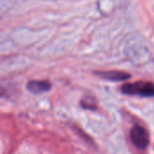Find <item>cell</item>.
Returning a JSON list of instances; mask_svg holds the SVG:
<instances>
[{
    "mask_svg": "<svg viewBox=\"0 0 154 154\" xmlns=\"http://www.w3.org/2000/svg\"><path fill=\"white\" fill-rule=\"evenodd\" d=\"M82 104V106H84L85 108H88V109H93L95 107V104L93 102V100H90L88 97L86 98L85 100H83L81 102Z\"/></svg>",
    "mask_w": 154,
    "mask_h": 154,
    "instance_id": "cell-5",
    "label": "cell"
},
{
    "mask_svg": "<svg viewBox=\"0 0 154 154\" xmlns=\"http://www.w3.org/2000/svg\"><path fill=\"white\" fill-rule=\"evenodd\" d=\"M131 140L134 146L138 149H145L150 143V137L148 132L142 126L135 125L131 130Z\"/></svg>",
    "mask_w": 154,
    "mask_h": 154,
    "instance_id": "cell-2",
    "label": "cell"
},
{
    "mask_svg": "<svg viewBox=\"0 0 154 154\" xmlns=\"http://www.w3.org/2000/svg\"><path fill=\"white\" fill-rule=\"evenodd\" d=\"M121 90L124 94L140 96L143 97H154V83L150 81H137L126 83L122 86Z\"/></svg>",
    "mask_w": 154,
    "mask_h": 154,
    "instance_id": "cell-1",
    "label": "cell"
},
{
    "mask_svg": "<svg viewBox=\"0 0 154 154\" xmlns=\"http://www.w3.org/2000/svg\"><path fill=\"white\" fill-rule=\"evenodd\" d=\"M95 73L100 78L111 80V81H124L131 78V75L125 71L119 70H109V71H95Z\"/></svg>",
    "mask_w": 154,
    "mask_h": 154,
    "instance_id": "cell-3",
    "label": "cell"
},
{
    "mask_svg": "<svg viewBox=\"0 0 154 154\" xmlns=\"http://www.w3.org/2000/svg\"><path fill=\"white\" fill-rule=\"evenodd\" d=\"M27 89L33 94H40L51 89V83L47 80H31L27 83Z\"/></svg>",
    "mask_w": 154,
    "mask_h": 154,
    "instance_id": "cell-4",
    "label": "cell"
}]
</instances>
